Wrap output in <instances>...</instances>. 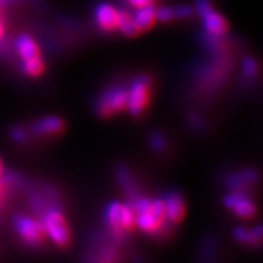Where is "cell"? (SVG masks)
<instances>
[{"mask_svg":"<svg viewBox=\"0 0 263 263\" xmlns=\"http://www.w3.org/2000/svg\"><path fill=\"white\" fill-rule=\"evenodd\" d=\"M119 11L109 4H100L96 9V20L102 30L111 31L117 28Z\"/></svg>","mask_w":263,"mask_h":263,"instance_id":"obj_7","label":"cell"},{"mask_svg":"<svg viewBox=\"0 0 263 263\" xmlns=\"http://www.w3.org/2000/svg\"><path fill=\"white\" fill-rule=\"evenodd\" d=\"M18 53L23 61H28L39 57V48L33 39L27 34L20 35L15 41Z\"/></svg>","mask_w":263,"mask_h":263,"instance_id":"obj_12","label":"cell"},{"mask_svg":"<svg viewBox=\"0 0 263 263\" xmlns=\"http://www.w3.org/2000/svg\"><path fill=\"white\" fill-rule=\"evenodd\" d=\"M117 28H119L127 36H135L139 33V29L136 26L134 18L125 11H119Z\"/></svg>","mask_w":263,"mask_h":263,"instance_id":"obj_14","label":"cell"},{"mask_svg":"<svg viewBox=\"0 0 263 263\" xmlns=\"http://www.w3.org/2000/svg\"><path fill=\"white\" fill-rule=\"evenodd\" d=\"M243 71L248 77L254 76L257 72V64L252 59H246L243 62Z\"/></svg>","mask_w":263,"mask_h":263,"instance_id":"obj_19","label":"cell"},{"mask_svg":"<svg viewBox=\"0 0 263 263\" xmlns=\"http://www.w3.org/2000/svg\"><path fill=\"white\" fill-rule=\"evenodd\" d=\"M3 171V161H2V158H0V174H2Z\"/></svg>","mask_w":263,"mask_h":263,"instance_id":"obj_25","label":"cell"},{"mask_svg":"<svg viewBox=\"0 0 263 263\" xmlns=\"http://www.w3.org/2000/svg\"><path fill=\"white\" fill-rule=\"evenodd\" d=\"M3 36H4V26H3L2 21H0V40L3 39Z\"/></svg>","mask_w":263,"mask_h":263,"instance_id":"obj_24","label":"cell"},{"mask_svg":"<svg viewBox=\"0 0 263 263\" xmlns=\"http://www.w3.org/2000/svg\"><path fill=\"white\" fill-rule=\"evenodd\" d=\"M225 204L233 209L236 214L241 217H249L253 215L254 205L242 193H233L225 197Z\"/></svg>","mask_w":263,"mask_h":263,"instance_id":"obj_8","label":"cell"},{"mask_svg":"<svg viewBox=\"0 0 263 263\" xmlns=\"http://www.w3.org/2000/svg\"><path fill=\"white\" fill-rule=\"evenodd\" d=\"M128 2L132 6L138 8V7H142V6L151 5L153 3V0H128Z\"/></svg>","mask_w":263,"mask_h":263,"instance_id":"obj_23","label":"cell"},{"mask_svg":"<svg viewBox=\"0 0 263 263\" xmlns=\"http://www.w3.org/2000/svg\"><path fill=\"white\" fill-rule=\"evenodd\" d=\"M204 21V26L206 30L213 35H224L228 30L227 21L224 19L223 15L214 11L212 8L201 15Z\"/></svg>","mask_w":263,"mask_h":263,"instance_id":"obj_9","label":"cell"},{"mask_svg":"<svg viewBox=\"0 0 263 263\" xmlns=\"http://www.w3.org/2000/svg\"><path fill=\"white\" fill-rule=\"evenodd\" d=\"M166 216L172 221H180L184 215V205L178 193H170L163 202Z\"/></svg>","mask_w":263,"mask_h":263,"instance_id":"obj_10","label":"cell"},{"mask_svg":"<svg viewBox=\"0 0 263 263\" xmlns=\"http://www.w3.org/2000/svg\"><path fill=\"white\" fill-rule=\"evenodd\" d=\"M11 136H12V138L15 139V141H19V142L23 141L24 137H26L23 129L20 127H13L11 129Z\"/></svg>","mask_w":263,"mask_h":263,"instance_id":"obj_21","label":"cell"},{"mask_svg":"<svg viewBox=\"0 0 263 263\" xmlns=\"http://www.w3.org/2000/svg\"><path fill=\"white\" fill-rule=\"evenodd\" d=\"M152 206V202L147 199H139L135 202L134 205V212L136 214H141L148 211Z\"/></svg>","mask_w":263,"mask_h":263,"instance_id":"obj_20","label":"cell"},{"mask_svg":"<svg viewBox=\"0 0 263 263\" xmlns=\"http://www.w3.org/2000/svg\"><path fill=\"white\" fill-rule=\"evenodd\" d=\"M152 145L154 148H156V149H161L164 145L163 139L159 135H154L152 137Z\"/></svg>","mask_w":263,"mask_h":263,"instance_id":"obj_22","label":"cell"},{"mask_svg":"<svg viewBox=\"0 0 263 263\" xmlns=\"http://www.w3.org/2000/svg\"><path fill=\"white\" fill-rule=\"evenodd\" d=\"M234 236L237 240L241 242H257L262 237V229L259 226L251 230V232H248V230L241 227H237L234 230Z\"/></svg>","mask_w":263,"mask_h":263,"instance_id":"obj_15","label":"cell"},{"mask_svg":"<svg viewBox=\"0 0 263 263\" xmlns=\"http://www.w3.org/2000/svg\"><path fill=\"white\" fill-rule=\"evenodd\" d=\"M133 18L139 31H146L153 27L156 20V9L152 4L138 7Z\"/></svg>","mask_w":263,"mask_h":263,"instance_id":"obj_11","label":"cell"},{"mask_svg":"<svg viewBox=\"0 0 263 263\" xmlns=\"http://www.w3.org/2000/svg\"><path fill=\"white\" fill-rule=\"evenodd\" d=\"M14 226L20 236L30 245H37L43 240L45 230L42 221L27 216H19L14 220Z\"/></svg>","mask_w":263,"mask_h":263,"instance_id":"obj_3","label":"cell"},{"mask_svg":"<svg viewBox=\"0 0 263 263\" xmlns=\"http://www.w3.org/2000/svg\"><path fill=\"white\" fill-rule=\"evenodd\" d=\"M23 70L30 76H39L43 70V63L40 60V57L23 61Z\"/></svg>","mask_w":263,"mask_h":263,"instance_id":"obj_16","label":"cell"},{"mask_svg":"<svg viewBox=\"0 0 263 263\" xmlns=\"http://www.w3.org/2000/svg\"><path fill=\"white\" fill-rule=\"evenodd\" d=\"M108 224L114 229V232L121 234L124 229H128L133 225L134 211L127 205L119 202L111 203L105 212Z\"/></svg>","mask_w":263,"mask_h":263,"instance_id":"obj_2","label":"cell"},{"mask_svg":"<svg viewBox=\"0 0 263 263\" xmlns=\"http://www.w3.org/2000/svg\"><path fill=\"white\" fill-rule=\"evenodd\" d=\"M193 14V8L191 6L187 5H182V6H178L176 7V9H174V15L178 16V18H189Z\"/></svg>","mask_w":263,"mask_h":263,"instance_id":"obj_17","label":"cell"},{"mask_svg":"<svg viewBox=\"0 0 263 263\" xmlns=\"http://www.w3.org/2000/svg\"><path fill=\"white\" fill-rule=\"evenodd\" d=\"M62 121L56 117H47L42 120L37 121L34 125L32 126L33 132L35 134H51L56 133L62 128Z\"/></svg>","mask_w":263,"mask_h":263,"instance_id":"obj_13","label":"cell"},{"mask_svg":"<svg viewBox=\"0 0 263 263\" xmlns=\"http://www.w3.org/2000/svg\"><path fill=\"white\" fill-rule=\"evenodd\" d=\"M164 217H166L164 204L160 200H156L152 202V206L149 210L137 214L136 223L146 232H155L163 223Z\"/></svg>","mask_w":263,"mask_h":263,"instance_id":"obj_5","label":"cell"},{"mask_svg":"<svg viewBox=\"0 0 263 263\" xmlns=\"http://www.w3.org/2000/svg\"><path fill=\"white\" fill-rule=\"evenodd\" d=\"M172 16H174V10L168 7H162L160 9L156 10V19H158L159 21H169L172 19Z\"/></svg>","mask_w":263,"mask_h":263,"instance_id":"obj_18","label":"cell"},{"mask_svg":"<svg viewBox=\"0 0 263 263\" xmlns=\"http://www.w3.org/2000/svg\"><path fill=\"white\" fill-rule=\"evenodd\" d=\"M127 92L122 88H113L106 91L98 102V112L103 117L121 111L126 106Z\"/></svg>","mask_w":263,"mask_h":263,"instance_id":"obj_4","label":"cell"},{"mask_svg":"<svg viewBox=\"0 0 263 263\" xmlns=\"http://www.w3.org/2000/svg\"><path fill=\"white\" fill-rule=\"evenodd\" d=\"M42 224L45 230V235L51 237V239L59 246H65L69 241V232L64 217L60 211L56 209L48 210L43 215Z\"/></svg>","mask_w":263,"mask_h":263,"instance_id":"obj_1","label":"cell"},{"mask_svg":"<svg viewBox=\"0 0 263 263\" xmlns=\"http://www.w3.org/2000/svg\"><path fill=\"white\" fill-rule=\"evenodd\" d=\"M148 78L142 76L132 85L129 92H127L126 102V106L132 114H138L146 105L148 100Z\"/></svg>","mask_w":263,"mask_h":263,"instance_id":"obj_6","label":"cell"}]
</instances>
